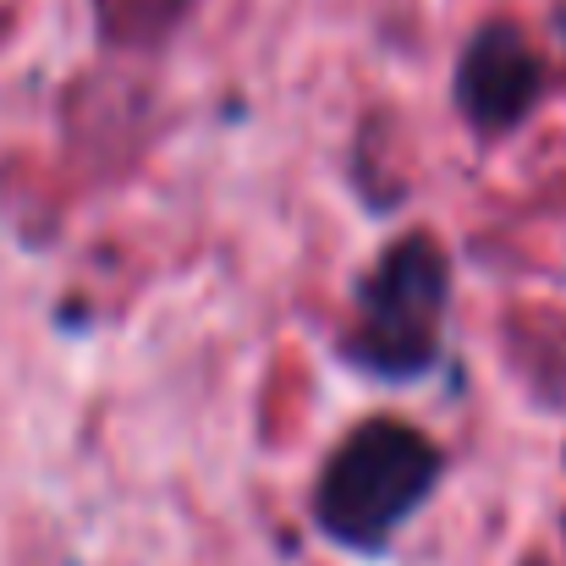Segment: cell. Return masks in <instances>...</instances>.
<instances>
[{
  "label": "cell",
  "mask_w": 566,
  "mask_h": 566,
  "mask_svg": "<svg viewBox=\"0 0 566 566\" xmlns=\"http://www.w3.org/2000/svg\"><path fill=\"white\" fill-rule=\"evenodd\" d=\"M440 451L412 423L375 418L353 429L319 473L314 523L347 551H385V539L434 495Z\"/></svg>",
  "instance_id": "obj_1"
},
{
  "label": "cell",
  "mask_w": 566,
  "mask_h": 566,
  "mask_svg": "<svg viewBox=\"0 0 566 566\" xmlns=\"http://www.w3.org/2000/svg\"><path fill=\"white\" fill-rule=\"evenodd\" d=\"M451 270L434 237L412 231L379 253V264L358 281V325H353V364L385 379L423 375L440 353Z\"/></svg>",
  "instance_id": "obj_2"
},
{
  "label": "cell",
  "mask_w": 566,
  "mask_h": 566,
  "mask_svg": "<svg viewBox=\"0 0 566 566\" xmlns=\"http://www.w3.org/2000/svg\"><path fill=\"white\" fill-rule=\"evenodd\" d=\"M545 94V61L512 22H490L468 39L457 61V111L473 133H512Z\"/></svg>",
  "instance_id": "obj_3"
},
{
  "label": "cell",
  "mask_w": 566,
  "mask_h": 566,
  "mask_svg": "<svg viewBox=\"0 0 566 566\" xmlns=\"http://www.w3.org/2000/svg\"><path fill=\"white\" fill-rule=\"evenodd\" d=\"M528 566H545V562H528Z\"/></svg>",
  "instance_id": "obj_4"
}]
</instances>
